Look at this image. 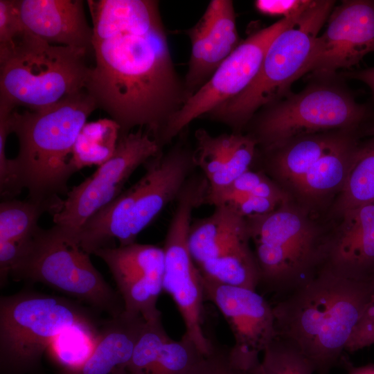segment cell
<instances>
[{"instance_id": "cell-1", "label": "cell", "mask_w": 374, "mask_h": 374, "mask_svg": "<svg viewBox=\"0 0 374 374\" xmlns=\"http://www.w3.org/2000/svg\"><path fill=\"white\" fill-rule=\"evenodd\" d=\"M87 3L95 64L85 91L118 123L119 136L143 128L161 146L169 123L188 97L172 62L159 1Z\"/></svg>"}, {"instance_id": "cell-2", "label": "cell", "mask_w": 374, "mask_h": 374, "mask_svg": "<svg viewBox=\"0 0 374 374\" xmlns=\"http://www.w3.org/2000/svg\"><path fill=\"white\" fill-rule=\"evenodd\" d=\"M374 292V274L357 276L324 265L273 306L277 337L328 374L343 353Z\"/></svg>"}, {"instance_id": "cell-3", "label": "cell", "mask_w": 374, "mask_h": 374, "mask_svg": "<svg viewBox=\"0 0 374 374\" xmlns=\"http://www.w3.org/2000/svg\"><path fill=\"white\" fill-rule=\"evenodd\" d=\"M96 109L95 100L83 90L44 110L10 113V132L19 142L12 161L28 198L57 208L59 196L66 195L67 182L77 172L71 163L74 143Z\"/></svg>"}, {"instance_id": "cell-4", "label": "cell", "mask_w": 374, "mask_h": 374, "mask_svg": "<svg viewBox=\"0 0 374 374\" xmlns=\"http://www.w3.org/2000/svg\"><path fill=\"white\" fill-rule=\"evenodd\" d=\"M145 172L130 188L91 217L75 234L89 254L102 248L136 242L143 231L180 195L197 169L193 149L180 142L143 165Z\"/></svg>"}, {"instance_id": "cell-5", "label": "cell", "mask_w": 374, "mask_h": 374, "mask_svg": "<svg viewBox=\"0 0 374 374\" xmlns=\"http://www.w3.org/2000/svg\"><path fill=\"white\" fill-rule=\"evenodd\" d=\"M89 54L51 44L26 28L0 46V103L37 112L85 90Z\"/></svg>"}, {"instance_id": "cell-6", "label": "cell", "mask_w": 374, "mask_h": 374, "mask_svg": "<svg viewBox=\"0 0 374 374\" xmlns=\"http://www.w3.org/2000/svg\"><path fill=\"white\" fill-rule=\"evenodd\" d=\"M260 269V285L282 297L325 265L329 233L292 199L274 211L246 218Z\"/></svg>"}, {"instance_id": "cell-7", "label": "cell", "mask_w": 374, "mask_h": 374, "mask_svg": "<svg viewBox=\"0 0 374 374\" xmlns=\"http://www.w3.org/2000/svg\"><path fill=\"white\" fill-rule=\"evenodd\" d=\"M312 78L303 90L264 107L250 120L247 134L262 152L302 136L362 129L374 118L372 107L357 102L337 75Z\"/></svg>"}, {"instance_id": "cell-8", "label": "cell", "mask_w": 374, "mask_h": 374, "mask_svg": "<svg viewBox=\"0 0 374 374\" xmlns=\"http://www.w3.org/2000/svg\"><path fill=\"white\" fill-rule=\"evenodd\" d=\"M335 1L312 0L294 21L268 47L251 84L239 95L206 116L241 132L262 108L290 93L291 85L305 75L313 43L334 8Z\"/></svg>"}, {"instance_id": "cell-9", "label": "cell", "mask_w": 374, "mask_h": 374, "mask_svg": "<svg viewBox=\"0 0 374 374\" xmlns=\"http://www.w3.org/2000/svg\"><path fill=\"white\" fill-rule=\"evenodd\" d=\"M83 323L96 322L83 307L66 298L32 291L1 296V373L31 371L60 333Z\"/></svg>"}, {"instance_id": "cell-10", "label": "cell", "mask_w": 374, "mask_h": 374, "mask_svg": "<svg viewBox=\"0 0 374 374\" xmlns=\"http://www.w3.org/2000/svg\"><path fill=\"white\" fill-rule=\"evenodd\" d=\"M73 235L57 226L37 229L11 274L16 280L45 284L115 317L124 311L119 293L107 283Z\"/></svg>"}, {"instance_id": "cell-11", "label": "cell", "mask_w": 374, "mask_h": 374, "mask_svg": "<svg viewBox=\"0 0 374 374\" xmlns=\"http://www.w3.org/2000/svg\"><path fill=\"white\" fill-rule=\"evenodd\" d=\"M208 183L204 176L194 174L176 201V207L164 240L163 290L173 299L183 319L186 334L202 354L211 352L213 343L202 328L204 299L199 269L188 242L192 213L204 204Z\"/></svg>"}, {"instance_id": "cell-12", "label": "cell", "mask_w": 374, "mask_h": 374, "mask_svg": "<svg viewBox=\"0 0 374 374\" xmlns=\"http://www.w3.org/2000/svg\"><path fill=\"white\" fill-rule=\"evenodd\" d=\"M163 148L145 130L119 136L110 159L69 190L53 215L54 225L75 235L93 215L114 200L133 172Z\"/></svg>"}, {"instance_id": "cell-13", "label": "cell", "mask_w": 374, "mask_h": 374, "mask_svg": "<svg viewBox=\"0 0 374 374\" xmlns=\"http://www.w3.org/2000/svg\"><path fill=\"white\" fill-rule=\"evenodd\" d=\"M303 12L253 31L242 40L211 77L186 100L169 123L161 141L162 146L169 143L192 121L206 116L242 93L257 75L271 42Z\"/></svg>"}, {"instance_id": "cell-14", "label": "cell", "mask_w": 374, "mask_h": 374, "mask_svg": "<svg viewBox=\"0 0 374 374\" xmlns=\"http://www.w3.org/2000/svg\"><path fill=\"white\" fill-rule=\"evenodd\" d=\"M201 276V274H200ZM204 298L220 311L234 337L230 355L243 371L259 364V354L277 337L273 306L256 290L224 285L201 276Z\"/></svg>"}, {"instance_id": "cell-15", "label": "cell", "mask_w": 374, "mask_h": 374, "mask_svg": "<svg viewBox=\"0 0 374 374\" xmlns=\"http://www.w3.org/2000/svg\"><path fill=\"white\" fill-rule=\"evenodd\" d=\"M328 26L314 41L305 74L311 78L336 75L374 53V1L347 0L334 8Z\"/></svg>"}, {"instance_id": "cell-16", "label": "cell", "mask_w": 374, "mask_h": 374, "mask_svg": "<svg viewBox=\"0 0 374 374\" xmlns=\"http://www.w3.org/2000/svg\"><path fill=\"white\" fill-rule=\"evenodd\" d=\"M93 254L108 267L125 312L140 314L147 321L161 317L157 303L163 290V248L134 242L99 249Z\"/></svg>"}, {"instance_id": "cell-17", "label": "cell", "mask_w": 374, "mask_h": 374, "mask_svg": "<svg viewBox=\"0 0 374 374\" xmlns=\"http://www.w3.org/2000/svg\"><path fill=\"white\" fill-rule=\"evenodd\" d=\"M186 34L190 42L188 68L184 80L188 98L241 42L233 1H211L201 18Z\"/></svg>"}, {"instance_id": "cell-18", "label": "cell", "mask_w": 374, "mask_h": 374, "mask_svg": "<svg viewBox=\"0 0 374 374\" xmlns=\"http://www.w3.org/2000/svg\"><path fill=\"white\" fill-rule=\"evenodd\" d=\"M26 27L53 45L93 53V29L82 0H13Z\"/></svg>"}, {"instance_id": "cell-19", "label": "cell", "mask_w": 374, "mask_h": 374, "mask_svg": "<svg viewBox=\"0 0 374 374\" xmlns=\"http://www.w3.org/2000/svg\"><path fill=\"white\" fill-rule=\"evenodd\" d=\"M195 139L196 166L208 183L205 200L224 191L249 170L258 151L256 141L247 134L214 136L200 128L195 131Z\"/></svg>"}, {"instance_id": "cell-20", "label": "cell", "mask_w": 374, "mask_h": 374, "mask_svg": "<svg viewBox=\"0 0 374 374\" xmlns=\"http://www.w3.org/2000/svg\"><path fill=\"white\" fill-rule=\"evenodd\" d=\"M339 215L340 226L329 233L325 265L352 275L374 274V202Z\"/></svg>"}, {"instance_id": "cell-21", "label": "cell", "mask_w": 374, "mask_h": 374, "mask_svg": "<svg viewBox=\"0 0 374 374\" xmlns=\"http://www.w3.org/2000/svg\"><path fill=\"white\" fill-rule=\"evenodd\" d=\"M204 354L184 334L173 340L161 319L146 321L127 367L129 374H190Z\"/></svg>"}, {"instance_id": "cell-22", "label": "cell", "mask_w": 374, "mask_h": 374, "mask_svg": "<svg viewBox=\"0 0 374 374\" xmlns=\"http://www.w3.org/2000/svg\"><path fill=\"white\" fill-rule=\"evenodd\" d=\"M140 314L123 311L103 323L96 346L79 367L64 374H126L146 323Z\"/></svg>"}, {"instance_id": "cell-23", "label": "cell", "mask_w": 374, "mask_h": 374, "mask_svg": "<svg viewBox=\"0 0 374 374\" xmlns=\"http://www.w3.org/2000/svg\"><path fill=\"white\" fill-rule=\"evenodd\" d=\"M359 130H340L302 136L262 152L267 172L287 193L323 155Z\"/></svg>"}, {"instance_id": "cell-24", "label": "cell", "mask_w": 374, "mask_h": 374, "mask_svg": "<svg viewBox=\"0 0 374 374\" xmlns=\"http://www.w3.org/2000/svg\"><path fill=\"white\" fill-rule=\"evenodd\" d=\"M208 216L191 222L188 247L197 266L249 244L246 218L226 204L215 206Z\"/></svg>"}, {"instance_id": "cell-25", "label": "cell", "mask_w": 374, "mask_h": 374, "mask_svg": "<svg viewBox=\"0 0 374 374\" xmlns=\"http://www.w3.org/2000/svg\"><path fill=\"white\" fill-rule=\"evenodd\" d=\"M366 127L350 133L323 155L308 170L291 192L301 206L309 211L341 192L351 167L360 138Z\"/></svg>"}, {"instance_id": "cell-26", "label": "cell", "mask_w": 374, "mask_h": 374, "mask_svg": "<svg viewBox=\"0 0 374 374\" xmlns=\"http://www.w3.org/2000/svg\"><path fill=\"white\" fill-rule=\"evenodd\" d=\"M360 141L346 182L335 203L334 210L343 212L374 202V118Z\"/></svg>"}, {"instance_id": "cell-27", "label": "cell", "mask_w": 374, "mask_h": 374, "mask_svg": "<svg viewBox=\"0 0 374 374\" xmlns=\"http://www.w3.org/2000/svg\"><path fill=\"white\" fill-rule=\"evenodd\" d=\"M120 127L112 118L87 122L74 143L71 163L76 171L87 166H100L113 155Z\"/></svg>"}, {"instance_id": "cell-28", "label": "cell", "mask_w": 374, "mask_h": 374, "mask_svg": "<svg viewBox=\"0 0 374 374\" xmlns=\"http://www.w3.org/2000/svg\"><path fill=\"white\" fill-rule=\"evenodd\" d=\"M54 207L47 203L27 198L3 199L0 204V242L16 244L24 252L39 227L38 221L46 211Z\"/></svg>"}, {"instance_id": "cell-29", "label": "cell", "mask_w": 374, "mask_h": 374, "mask_svg": "<svg viewBox=\"0 0 374 374\" xmlns=\"http://www.w3.org/2000/svg\"><path fill=\"white\" fill-rule=\"evenodd\" d=\"M100 329L96 323H83L69 328L60 333L48 350L64 371L82 365L93 352Z\"/></svg>"}, {"instance_id": "cell-30", "label": "cell", "mask_w": 374, "mask_h": 374, "mask_svg": "<svg viewBox=\"0 0 374 374\" xmlns=\"http://www.w3.org/2000/svg\"><path fill=\"white\" fill-rule=\"evenodd\" d=\"M262 359L249 374H313L312 363L295 346L276 337L262 352Z\"/></svg>"}, {"instance_id": "cell-31", "label": "cell", "mask_w": 374, "mask_h": 374, "mask_svg": "<svg viewBox=\"0 0 374 374\" xmlns=\"http://www.w3.org/2000/svg\"><path fill=\"white\" fill-rule=\"evenodd\" d=\"M226 192L249 194L272 199L280 204L292 200V196L265 173L260 171H253L250 169L236 179L224 191L206 199L205 204L209 199Z\"/></svg>"}, {"instance_id": "cell-32", "label": "cell", "mask_w": 374, "mask_h": 374, "mask_svg": "<svg viewBox=\"0 0 374 374\" xmlns=\"http://www.w3.org/2000/svg\"><path fill=\"white\" fill-rule=\"evenodd\" d=\"M206 204L213 206L226 204L242 217L247 218L270 213L283 204L249 194L226 192L209 199Z\"/></svg>"}, {"instance_id": "cell-33", "label": "cell", "mask_w": 374, "mask_h": 374, "mask_svg": "<svg viewBox=\"0 0 374 374\" xmlns=\"http://www.w3.org/2000/svg\"><path fill=\"white\" fill-rule=\"evenodd\" d=\"M190 374H247L232 360L229 348L213 344L211 352L204 355Z\"/></svg>"}, {"instance_id": "cell-34", "label": "cell", "mask_w": 374, "mask_h": 374, "mask_svg": "<svg viewBox=\"0 0 374 374\" xmlns=\"http://www.w3.org/2000/svg\"><path fill=\"white\" fill-rule=\"evenodd\" d=\"M15 109L0 103V190L9 192L15 186V177L12 169L11 159L6 154V143L8 135L9 116Z\"/></svg>"}, {"instance_id": "cell-35", "label": "cell", "mask_w": 374, "mask_h": 374, "mask_svg": "<svg viewBox=\"0 0 374 374\" xmlns=\"http://www.w3.org/2000/svg\"><path fill=\"white\" fill-rule=\"evenodd\" d=\"M374 344V292L346 346V351L355 352Z\"/></svg>"}, {"instance_id": "cell-36", "label": "cell", "mask_w": 374, "mask_h": 374, "mask_svg": "<svg viewBox=\"0 0 374 374\" xmlns=\"http://www.w3.org/2000/svg\"><path fill=\"white\" fill-rule=\"evenodd\" d=\"M26 28L13 0H0V46L10 44Z\"/></svg>"}, {"instance_id": "cell-37", "label": "cell", "mask_w": 374, "mask_h": 374, "mask_svg": "<svg viewBox=\"0 0 374 374\" xmlns=\"http://www.w3.org/2000/svg\"><path fill=\"white\" fill-rule=\"evenodd\" d=\"M312 0H257L254 5L260 13L287 18L303 12Z\"/></svg>"}, {"instance_id": "cell-38", "label": "cell", "mask_w": 374, "mask_h": 374, "mask_svg": "<svg viewBox=\"0 0 374 374\" xmlns=\"http://www.w3.org/2000/svg\"><path fill=\"white\" fill-rule=\"evenodd\" d=\"M343 76L363 82L371 89L374 100V67L355 71H346Z\"/></svg>"}, {"instance_id": "cell-39", "label": "cell", "mask_w": 374, "mask_h": 374, "mask_svg": "<svg viewBox=\"0 0 374 374\" xmlns=\"http://www.w3.org/2000/svg\"><path fill=\"white\" fill-rule=\"evenodd\" d=\"M348 374H374V364L354 367L351 366L347 361L344 360Z\"/></svg>"}, {"instance_id": "cell-40", "label": "cell", "mask_w": 374, "mask_h": 374, "mask_svg": "<svg viewBox=\"0 0 374 374\" xmlns=\"http://www.w3.org/2000/svg\"><path fill=\"white\" fill-rule=\"evenodd\" d=\"M126 374H129V373H128L127 372V373H126Z\"/></svg>"}]
</instances>
